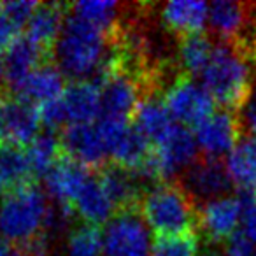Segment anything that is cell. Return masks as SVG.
I'll use <instances>...</instances> for the list:
<instances>
[{"label":"cell","mask_w":256,"mask_h":256,"mask_svg":"<svg viewBox=\"0 0 256 256\" xmlns=\"http://www.w3.org/2000/svg\"><path fill=\"white\" fill-rule=\"evenodd\" d=\"M72 209L74 214L81 218L82 223L92 226L107 224L116 214V207L102 188L98 178H90L72 204Z\"/></svg>","instance_id":"44dd1931"},{"label":"cell","mask_w":256,"mask_h":256,"mask_svg":"<svg viewBox=\"0 0 256 256\" xmlns=\"http://www.w3.org/2000/svg\"><path fill=\"white\" fill-rule=\"evenodd\" d=\"M98 181L116 207V212L139 209L146 184L136 172L109 164L98 170Z\"/></svg>","instance_id":"9a60e30c"},{"label":"cell","mask_w":256,"mask_h":256,"mask_svg":"<svg viewBox=\"0 0 256 256\" xmlns=\"http://www.w3.org/2000/svg\"><path fill=\"white\" fill-rule=\"evenodd\" d=\"M100 86V116L126 120L132 118L137 106L148 95V86L140 78L123 67L104 78Z\"/></svg>","instance_id":"ba28073f"},{"label":"cell","mask_w":256,"mask_h":256,"mask_svg":"<svg viewBox=\"0 0 256 256\" xmlns=\"http://www.w3.org/2000/svg\"><path fill=\"white\" fill-rule=\"evenodd\" d=\"M202 86L214 104L237 112L244 109L252 93V72L249 51L242 42H218L214 53L202 72Z\"/></svg>","instance_id":"6da1fadb"},{"label":"cell","mask_w":256,"mask_h":256,"mask_svg":"<svg viewBox=\"0 0 256 256\" xmlns=\"http://www.w3.org/2000/svg\"><path fill=\"white\" fill-rule=\"evenodd\" d=\"M25 156L34 179L46 178L62 156L60 139L53 132H42L30 144H26Z\"/></svg>","instance_id":"484cf974"},{"label":"cell","mask_w":256,"mask_h":256,"mask_svg":"<svg viewBox=\"0 0 256 256\" xmlns=\"http://www.w3.org/2000/svg\"><path fill=\"white\" fill-rule=\"evenodd\" d=\"M249 54H251V56H249V58H251V60L256 64V40H254V42H252V48H251V51H249Z\"/></svg>","instance_id":"8d00e7d4"},{"label":"cell","mask_w":256,"mask_h":256,"mask_svg":"<svg viewBox=\"0 0 256 256\" xmlns=\"http://www.w3.org/2000/svg\"><path fill=\"white\" fill-rule=\"evenodd\" d=\"M121 4L118 2H76L72 4V14L95 25L107 34L109 39L118 36L121 26Z\"/></svg>","instance_id":"4316f807"},{"label":"cell","mask_w":256,"mask_h":256,"mask_svg":"<svg viewBox=\"0 0 256 256\" xmlns=\"http://www.w3.org/2000/svg\"><path fill=\"white\" fill-rule=\"evenodd\" d=\"M2 190H4V188H2V186H0V192H2Z\"/></svg>","instance_id":"ab89813d"},{"label":"cell","mask_w":256,"mask_h":256,"mask_svg":"<svg viewBox=\"0 0 256 256\" xmlns=\"http://www.w3.org/2000/svg\"><path fill=\"white\" fill-rule=\"evenodd\" d=\"M95 126L110 164L137 172L150 160L153 146L126 120L100 116Z\"/></svg>","instance_id":"5b68a950"},{"label":"cell","mask_w":256,"mask_h":256,"mask_svg":"<svg viewBox=\"0 0 256 256\" xmlns=\"http://www.w3.org/2000/svg\"><path fill=\"white\" fill-rule=\"evenodd\" d=\"M58 139L62 153L88 170H100L107 165V151L100 140L95 124H67Z\"/></svg>","instance_id":"7c38bea8"},{"label":"cell","mask_w":256,"mask_h":256,"mask_svg":"<svg viewBox=\"0 0 256 256\" xmlns=\"http://www.w3.org/2000/svg\"><path fill=\"white\" fill-rule=\"evenodd\" d=\"M65 88V76L58 68L56 64L53 62H46V64L39 65L28 78L23 81L20 90L14 95H20L26 98L32 104H44L50 100L60 98L64 95Z\"/></svg>","instance_id":"ffe728a7"},{"label":"cell","mask_w":256,"mask_h":256,"mask_svg":"<svg viewBox=\"0 0 256 256\" xmlns=\"http://www.w3.org/2000/svg\"><path fill=\"white\" fill-rule=\"evenodd\" d=\"M68 256H102V232L98 226L92 224H79L68 232L67 237Z\"/></svg>","instance_id":"f1b7e54d"},{"label":"cell","mask_w":256,"mask_h":256,"mask_svg":"<svg viewBox=\"0 0 256 256\" xmlns=\"http://www.w3.org/2000/svg\"><path fill=\"white\" fill-rule=\"evenodd\" d=\"M160 18L170 32L179 37L204 32L209 18V4L206 2H168L162 6Z\"/></svg>","instance_id":"7402d4cb"},{"label":"cell","mask_w":256,"mask_h":256,"mask_svg":"<svg viewBox=\"0 0 256 256\" xmlns=\"http://www.w3.org/2000/svg\"><path fill=\"white\" fill-rule=\"evenodd\" d=\"M248 22V9L240 2L216 0L209 4L207 25L221 39V42H238V34Z\"/></svg>","instance_id":"603a6c76"},{"label":"cell","mask_w":256,"mask_h":256,"mask_svg":"<svg viewBox=\"0 0 256 256\" xmlns=\"http://www.w3.org/2000/svg\"><path fill=\"white\" fill-rule=\"evenodd\" d=\"M25 150L12 144L0 142V186L4 190H14L32 182Z\"/></svg>","instance_id":"83f0119b"},{"label":"cell","mask_w":256,"mask_h":256,"mask_svg":"<svg viewBox=\"0 0 256 256\" xmlns=\"http://www.w3.org/2000/svg\"><path fill=\"white\" fill-rule=\"evenodd\" d=\"M16 37H20V30L0 12V50H6Z\"/></svg>","instance_id":"e575fe53"},{"label":"cell","mask_w":256,"mask_h":256,"mask_svg":"<svg viewBox=\"0 0 256 256\" xmlns=\"http://www.w3.org/2000/svg\"><path fill=\"white\" fill-rule=\"evenodd\" d=\"M53 58L48 51L34 44L28 37H16L4 50V81L11 88V93H16L26 78L36 70L39 65L46 64Z\"/></svg>","instance_id":"5bb4252c"},{"label":"cell","mask_w":256,"mask_h":256,"mask_svg":"<svg viewBox=\"0 0 256 256\" xmlns=\"http://www.w3.org/2000/svg\"><path fill=\"white\" fill-rule=\"evenodd\" d=\"M0 240H4V238H2V237H0Z\"/></svg>","instance_id":"60d3db41"},{"label":"cell","mask_w":256,"mask_h":256,"mask_svg":"<svg viewBox=\"0 0 256 256\" xmlns=\"http://www.w3.org/2000/svg\"><path fill=\"white\" fill-rule=\"evenodd\" d=\"M214 46L216 44L212 42V39L204 32L179 37L178 60L179 67L184 70V76H202L214 53Z\"/></svg>","instance_id":"d4e9b609"},{"label":"cell","mask_w":256,"mask_h":256,"mask_svg":"<svg viewBox=\"0 0 256 256\" xmlns=\"http://www.w3.org/2000/svg\"><path fill=\"white\" fill-rule=\"evenodd\" d=\"M179 184L193 200H212L224 196L232 190V178L226 164L216 158H198L181 174Z\"/></svg>","instance_id":"8fae6325"},{"label":"cell","mask_w":256,"mask_h":256,"mask_svg":"<svg viewBox=\"0 0 256 256\" xmlns=\"http://www.w3.org/2000/svg\"><path fill=\"white\" fill-rule=\"evenodd\" d=\"M202 256H212V254H202Z\"/></svg>","instance_id":"f35d334b"},{"label":"cell","mask_w":256,"mask_h":256,"mask_svg":"<svg viewBox=\"0 0 256 256\" xmlns=\"http://www.w3.org/2000/svg\"><path fill=\"white\" fill-rule=\"evenodd\" d=\"M237 198L238 204H240L238 234L244 235L252 244H256V195L254 193L240 192Z\"/></svg>","instance_id":"4dcf8cb0"},{"label":"cell","mask_w":256,"mask_h":256,"mask_svg":"<svg viewBox=\"0 0 256 256\" xmlns=\"http://www.w3.org/2000/svg\"><path fill=\"white\" fill-rule=\"evenodd\" d=\"M62 102L70 124H92L100 118V86L92 79L67 84Z\"/></svg>","instance_id":"ac0fdd59"},{"label":"cell","mask_w":256,"mask_h":256,"mask_svg":"<svg viewBox=\"0 0 256 256\" xmlns=\"http://www.w3.org/2000/svg\"><path fill=\"white\" fill-rule=\"evenodd\" d=\"M37 2H28V0H11V2H2L0 4V12L12 23L18 30L28 25L34 11L37 9Z\"/></svg>","instance_id":"1f68e13d"},{"label":"cell","mask_w":256,"mask_h":256,"mask_svg":"<svg viewBox=\"0 0 256 256\" xmlns=\"http://www.w3.org/2000/svg\"><path fill=\"white\" fill-rule=\"evenodd\" d=\"M4 79V62H2V56H0V82Z\"/></svg>","instance_id":"74e56055"},{"label":"cell","mask_w":256,"mask_h":256,"mask_svg":"<svg viewBox=\"0 0 256 256\" xmlns=\"http://www.w3.org/2000/svg\"><path fill=\"white\" fill-rule=\"evenodd\" d=\"M67 8L60 2H44L39 4L26 25V37L53 54L56 40L64 30L65 20H67Z\"/></svg>","instance_id":"e0dca14e"},{"label":"cell","mask_w":256,"mask_h":256,"mask_svg":"<svg viewBox=\"0 0 256 256\" xmlns=\"http://www.w3.org/2000/svg\"><path fill=\"white\" fill-rule=\"evenodd\" d=\"M37 110H39L40 124H44V126L48 128V132L58 130V128H62L64 124L68 123L65 106H64V102H62V96L60 98L50 100V102L39 104Z\"/></svg>","instance_id":"d6a6232c"},{"label":"cell","mask_w":256,"mask_h":256,"mask_svg":"<svg viewBox=\"0 0 256 256\" xmlns=\"http://www.w3.org/2000/svg\"><path fill=\"white\" fill-rule=\"evenodd\" d=\"M226 256H256V244L237 234L226 240Z\"/></svg>","instance_id":"836d02e7"},{"label":"cell","mask_w":256,"mask_h":256,"mask_svg":"<svg viewBox=\"0 0 256 256\" xmlns=\"http://www.w3.org/2000/svg\"><path fill=\"white\" fill-rule=\"evenodd\" d=\"M50 206L44 192L28 182L6 193L0 200V237L20 248L44 232Z\"/></svg>","instance_id":"277c9868"},{"label":"cell","mask_w":256,"mask_h":256,"mask_svg":"<svg viewBox=\"0 0 256 256\" xmlns=\"http://www.w3.org/2000/svg\"><path fill=\"white\" fill-rule=\"evenodd\" d=\"M226 168L232 182L240 192L256 195V140L252 137L240 139L226 158Z\"/></svg>","instance_id":"cb8c5ba5"},{"label":"cell","mask_w":256,"mask_h":256,"mask_svg":"<svg viewBox=\"0 0 256 256\" xmlns=\"http://www.w3.org/2000/svg\"><path fill=\"white\" fill-rule=\"evenodd\" d=\"M246 124H248L249 132H251V137L256 140V88L252 90L251 98L246 104Z\"/></svg>","instance_id":"d590c367"},{"label":"cell","mask_w":256,"mask_h":256,"mask_svg":"<svg viewBox=\"0 0 256 256\" xmlns=\"http://www.w3.org/2000/svg\"><path fill=\"white\" fill-rule=\"evenodd\" d=\"M164 104L176 123L196 128L214 112V100L202 84L190 76H178L164 92Z\"/></svg>","instance_id":"52a82bcc"},{"label":"cell","mask_w":256,"mask_h":256,"mask_svg":"<svg viewBox=\"0 0 256 256\" xmlns=\"http://www.w3.org/2000/svg\"><path fill=\"white\" fill-rule=\"evenodd\" d=\"M37 106L14 93H0V142L23 148L39 136Z\"/></svg>","instance_id":"9c48e42d"},{"label":"cell","mask_w":256,"mask_h":256,"mask_svg":"<svg viewBox=\"0 0 256 256\" xmlns=\"http://www.w3.org/2000/svg\"><path fill=\"white\" fill-rule=\"evenodd\" d=\"M196 252H198L196 234L158 235L151 249V256H196Z\"/></svg>","instance_id":"f546056e"},{"label":"cell","mask_w":256,"mask_h":256,"mask_svg":"<svg viewBox=\"0 0 256 256\" xmlns=\"http://www.w3.org/2000/svg\"><path fill=\"white\" fill-rule=\"evenodd\" d=\"M139 212L158 235L196 234L198 210L179 182H158L142 193Z\"/></svg>","instance_id":"3957f363"},{"label":"cell","mask_w":256,"mask_h":256,"mask_svg":"<svg viewBox=\"0 0 256 256\" xmlns=\"http://www.w3.org/2000/svg\"><path fill=\"white\" fill-rule=\"evenodd\" d=\"M90 178H92V174L88 168L62 153L60 160L54 164L50 174L44 178V182H46V190L51 195V198L54 200V204L72 207L79 192L90 181Z\"/></svg>","instance_id":"2e32d148"},{"label":"cell","mask_w":256,"mask_h":256,"mask_svg":"<svg viewBox=\"0 0 256 256\" xmlns=\"http://www.w3.org/2000/svg\"><path fill=\"white\" fill-rule=\"evenodd\" d=\"M198 226L206 237L212 242H226L238 232L240 223V204L237 196L224 195L207 200L196 207Z\"/></svg>","instance_id":"4fadbf2b"},{"label":"cell","mask_w":256,"mask_h":256,"mask_svg":"<svg viewBox=\"0 0 256 256\" xmlns=\"http://www.w3.org/2000/svg\"><path fill=\"white\" fill-rule=\"evenodd\" d=\"M109 37L95 25L76 14H68L56 40L53 56L65 78L86 81L96 74L109 53Z\"/></svg>","instance_id":"7a4b0ae2"},{"label":"cell","mask_w":256,"mask_h":256,"mask_svg":"<svg viewBox=\"0 0 256 256\" xmlns=\"http://www.w3.org/2000/svg\"><path fill=\"white\" fill-rule=\"evenodd\" d=\"M193 136L204 156L221 160V156L230 154L240 140V120L237 112L232 110H214L195 128Z\"/></svg>","instance_id":"30bf717a"},{"label":"cell","mask_w":256,"mask_h":256,"mask_svg":"<svg viewBox=\"0 0 256 256\" xmlns=\"http://www.w3.org/2000/svg\"><path fill=\"white\" fill-rule=\"evenodd\" d=\"M102 244L106 256H151L153 249L150 226L139 209L114 214L102 232Z\"/></svg>","instance_id":"8992f818"},{"label":"cell","mask_w":256,"mask_h":256,"mask_svg":"<svg viewBox=\"0 0 256 256\" xmlns=\"http://www.w3.org/2000/svg\"><path fill=\"white\" fill-rule=\"evenodd\" d=\"M132 123L150 140L151 146H156L168 136V132L174 128L176 121L168 114L164 100L148 93L137 106L132 116Z\"/></svg>","instance_id":"d6986e66"}]
</instances>
